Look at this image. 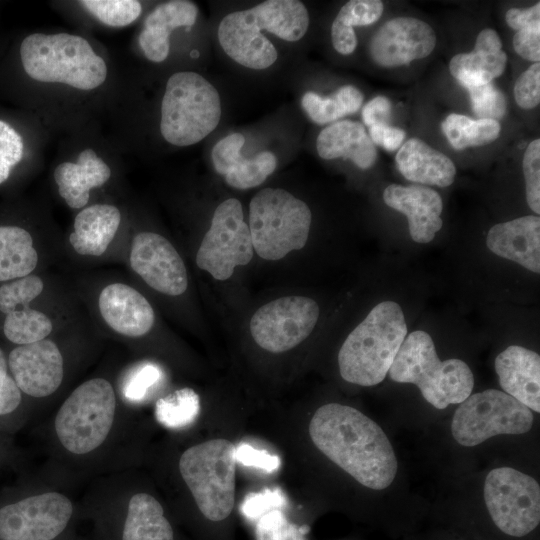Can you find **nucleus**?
Masks as SVG:
<instances>
[{
	"label": "nucleus",
	"mask_w": 540,
	"mask_h": 540,
	"mask_svg": "<svg viewBox=\"0 0 540 540\" xmlns=\"http://www.w3.org/2000/svg\"><path fill=\"white\" fill-rule=\"evenodd\" d=\"M313 444L362 486L387 489L398 459L384 430L358 409L339 403L319 407L309 423Z\"/></svg>",
	"instance_id": "nucleus-1"
},
{
	"label": "nucleus",
	"mask_w": 540,
	"mask_h": 540,
	"mask_svg": "<svg viewBox=\"0 0 540 540\" xmlns=\"http://www.w3.org/2000/svg\"><path fill=\"white\" fill-rule=\"evenodd\" d=\"M24 75L39 83H59L80 91L101 87L107 79L105 60L90 42L70 33L26 35L18 45Z\"/></svg>",
	"instance_id": "nucleus-2"
},
{
	"label": "nucleus",
	"mask_w": 540,
	"mask_h": 540,
	"mask_svg": "<svg viewBox=\"0 0 540 540\" xmlns=\"http://www.w3.org/2000/svg\"><path fill=\"white\" fill-rule=\"evenodd\" d=\"M406 336L407 324L400 305L380 302L343 342L338 353L341 377L364 387L381 383Z\"/></svg>",
	"instance_id": "nucleus-3"
},
{
	"label": "nucleus",
	"mask_w": 540,
	"mask_h": 540,
	"mask_svg": "<svg viewBox=\"0 0 540 540\" xmlns=\"http://www.w3.org/2000/svg\"><path fill=\"white\" fill-rule=\"evenodd\" d=\"M388 374L395 382L416 385L423 398L440 410L463 402L474 387L470 367L457 358L440 360L431 336L421 330L406 336Z\"/></svg>",
	"instance_id": "nucleus-4"
},
{
	"label": "nucleus",
	"mask_w": 540,
	"mask_h": 540,
	"mask_svg": "<svg viewBox=\"0 0 540 540\" xmlns=\"http://www.w3.org/2000/svg\"><path fill=\"white\" fill-rule=\"evenodd\" d=\"M221 119L217 89L202 75L179 71L166 82L161 101L160 133L171 145L186 147L208 136Z\"/></svg>",
	"instance_id": "nucleus-5"
},
{
	"label": "nucleus",
	"mask_w": 540,
	"mask_h": 540,
	"mask_svg": "<svg viewBox=\"0 0 540 540\" xmlns=\"http://www.w3.org/2000/svg\"><path fill=\"white\" fill-rule=\"evenodd\" d=\"M236 464V446L227 439L194 445L180 457V474L209 523H223L233 511Z\"/></svg>",
	"instance_id": "nucleus-6"
},
{
	"label": "nucleus",
	"mask_w": 540,
	"mask_h": 540,
	"mask_svg": "<svg viewBox=\"0 0 540 540\" xmlns=\"http://www.w3.org/2000/svg\"><path fill=\"white\" fill-rule=\"evenodd\" d=\"M311 211L308 205L282 188L257 192L249 205V230L254 251L275 261L302 249L309 236Z\"/></svg>",
	"instance_id": "nucleus-7"
},
{
	"label": "nucleus",
	"mask_w": 540,
	"mask_h": 540,
	"mask_svg": "<svg viewBox=\"0 0 540 540\" xmlns=\"http://www.w3.org/2000/svg\"><path fill=\"white\" fill-rule=\"evenodd\" d=\"M116 397L109 381L94 378L79 385L63 402L55 431L69 452L87 454L107 438L115 417Z\"/></svg>",
	"instance_id": "nucleus-8"
},
{
	"label": "nucleus",
	"mask_w": 540,
	"mask_h": 540,
	"mask_svg": "<svg viewBox=\"0 0 540 540\" xmlns=\"http://www.w3.org/2000/svg\"><path fill=\"white\" fill-rule=\"evenodd\" d=\"M533 423L534 414L528 407L501 390L487 389L459 404L451 434L459 445L475 447L494 436L525 434Z\"/></svg>",
	"instance_id": "nucleus-9"
},
{
	"label": "nucleus",
	"mask_w": 540,
	"mask_h": 540,
	"mask_svg": "<svg viewBox=\"0 0 540 540\" xmlns=\"http://www.w3.org/2000/svg\"><path fill=\"white\" fill-rule=\"evenodd\" d=\"M483 498L493 523L506 535L526 536L540 523L539 483L520 470L492 469L484 481Z\"/></svg>",
	"instance_id": "nucleus-10"
},
{
	"label": "nucleus",
	"mask_w": 540,
	"mask_h": 540,
	"mask_svg": "<svg viewBox=\"0 0 540 540\" xmlns=\"http://www.w3.org/2000/svg\"><path fill=\"white\" fill-rule=\"evenodd\" d=\"M254 248L239 200L229 198L214 211L211 226L196 254L197 266L214 279H229L237 266L247 265Z\"/></svg>",
	"instance_id": "nucleus-11"
},
{
	"label": "nucleus",
	"mask_w": 540,
	"mask_h": 540,
	"mask_svg": "<svg viewBox=\"0 0 540 540\" xmlns=\"http://www.w3.org/2000/svg\"><path fill=\"white\" fill-rule=\"evenodd\" d=\"M319 318V306L305 296H285L260 307L250 320L254 341L272 353L288 351L303 342Z\"/></svg>",
	"instance_id": "nucleus-12"
},
{
	"label": "nucleus",
	"mask_w": 540,
	"mask_h": 540,
	"mask_svg": "<svg viewBox=\"0 0 540 540\" xmlns=\"http://www.w3.org/2000/svg\"><path fill=\"white\" fill-rule=\"evenodd\" d=\"M68 497L47 492L0 508V540H57L73 516Z\"/></svg>",
	"instance_id": "nucleus-13"
},
{
	"label": "nucleus",
	"mask_w": 540,
	"mask_h": 540,
	"mask_svg": "<svg viewBox=\"0 0 540 540\" xmlns=\"http://www.w3.org/2000/svg\"><path fill=\"white\" fill-rule=\"evenodd\" d=\"M130 265L146 284L160 293L178 296L187 289L185 264L174 246L160 234L140 232L134 237Z\"/></svg>",
	"instance_id": "nucleus-14"
},
{
	"label": "nucleus",
	"mask_w": 540,
	"mask_h": 540,
	"mask_svg": "<svg viewBox=\"0 0 540 540\" xmlns=\"http://www.w3.org/2000/svg\"><path fill=\"white\" fill-rule=\"evenodd\" d=\"M436 45V34L426 22L413 17L386 21L373 35L369 53L382 67H397L427 57Z\"/></svg>",
	"instance_id": "nucleus-15"
},
{
	"label": "nucleus",
	"mask_w": 540,
	"mask_h": 540,
	"mask_svg": "<svg viewBox=\"0 0 540 540\" xmlns=\"http://www.w3.org/2000/svg\"><path fill=\"white\" fill-rule=\"evenodd\" d=\"M8 366L19 389L32 397L51 395L63 380L62 354L48 339L14 348Z\"/></svg>",
	"instance_id": "nucleus-16"
},
{
	"label": "nucleus",
	"mask_w": 540,
	"mask_h": 540,
	"mask_svg": "<svg viewBox=\"0 0 540 540\" xmlns=\"http://www.w3.org/2000/svg\"><path fill=\"white\" fill-rule=\"evenodd\" d=\"M387 206L408 219L411 238L421 244L429 243L442 228L443 202L440 194L424 185H388L383 192Z\"/></svg>",
	"instance_id": "nucleus-17"
},
{
	"label": "nucleus",
	"mask_w": 540,
	"mask_h": 540,
	"mask_svg": "<svg viewBox=\"0 0 540 540\" xmlns=\"http://www.w3.org/2000/svg\"><path fill=\"white\" fill-rule=\"evenodd\" d=\"M218 40L231 59L247 68L266 69L278 57L275 46L261 33L247 10L229 13L221 20Z\"/></svg>",
	"instance_id": "nucleus-18"
},
{
	"label": "nucleus",
	"mask_w": 540,
	"mask_h": 540,
	"mask_svg": "<svg viewBox=\"0 0 540 540\" xmlns=\"http://www.w3.org/2000/svg\"><path fill=\"white\" fill-rule=\"evenodd\" d=\"M98 304L106 324L121 335L141 337L153 327L155 314L152 306L129 285H107L99 295Z\"/></svg>",
	"instance_id": "nucleus-19"
},
{
	"label": "nucleus",
	"mask_w": 540,
	"mask_h": 540,
	"mask_svg": "<svg viewBox=\"0 0 540 540\" xmlns=\"http://www.w3.org/2000/svg\"><path fill=\"white\" fill-rule=\"evenodd\" d=\"M503 392L535 413L540 412V356L522 346L507 347L495 359Z\"/></svg>",
	"instance_id": "nucleus-20"
},
{
	"label": "nucleus",
	"mask_w": 540,
	"mask_h": 540,
	"mask_svg": "<svg viewBox=\"0 0 540 540\" xmlns=\"http://www.w3.org/2000/svg\"><path fill=\"white\" fill-rule=\"evenodd\" d=\"M486 244L494 254L531 272H540V218L535 215L498 223L490 228Z\"/></svg>",
	"instance_id": "nucleus-21"
},
{
	"label": "nucleus",
	"mask_w": 540,
	"mask_h": 540,
	"mask_svg": "<svg viewBox=\"0 0 540 540\" xmlns=\"http://www.w3.org/2000/svg\"><path fill=\"white\" fill-rule=\"evenodd\" d=\"M198 15L197 5L189 0H171L156 6L146 17L138 42L144 56L160 63L170 52V33L179 27H191Z\"/></svg>",
	"instance_id": "nucleus-22"
},
{
	"label": "nucleus",
	"mask_w": 540,
	"mask_h": 540,
	"mask_svg": "<svg viewBox=\"0 0 540 540\" xmlns=\"http://www.w3.org/2000/svg\"><path fill=\"white\" fill-rule=\"evenodd\" d=\"M506 53L498 33L483 29L477 36L474 49L456 54L449 63L452 76L464 87H477L491 83L505 71Z\"/></svg>",
	"instance_id": "nucleus-23"
},
{
	"label": "nucleus",
	"mask_w": 540,
	"mask_h": 540,
	"mask_svg": "<svg viewBox=\"0 0 540 540\" xmlns=\"http://www.w3.org/2000/svg\"><path fill=\"white\" fill-rule=\"evenodd\" d=\"M53 176L66 204L70 208L80 209L89 202L90 190L109 180L111 169L94 150L85 149L75 162L60 163Z\"/></svg>",
	"instance_id": "nucleus-24"
},
{
	"label": "nucleus",
	"mask_w": 540,
	"mask_h": 540,
	"mask_svg": "<svg viewBox=\"0 0 540 540\" xmlns=\"http://www.w3.org/2000/svg\"><path fill=\"white\" fill-rule=\"evenodd\" d=\"M316 148L326 160L350 159L360 169H368L377 159V150L359 122L343 120L325 127L318 135Z\"/></svg>",
	"instance_id": "nucleus-25"
},
{
	"label": "nucleus",
	"mask_w": 540,
	"mask_h": 540,
	"mask_svg": "<svg viewBox=\"0 0 540 540\" xmlns=\"http://www.w3.org/2000/svg\"><path fill=\"white\" fill-rule=\"evenodd\" d=\"M395 160L399 172L411 182L438 187H448L454 182L453 161L418 138L407 140Z\"/></svg>",
	"instance_id": "nucleus-26"
},
{
	"label": "nucleus",
	"mask_w": 540,
	"mask_h": 540,
	"mask_svg": "<svg viewBox=\"0 0 540 540\" xmlns=\"http://www.w3.org/2000/svg\"><path fill=\"white\" fill-rule=\"evenodd\" d=\"M120 222V210L114 205L85 207L74 219L69 242L81 255L100 256L114 239Z\"/></svg>",
	"instance_id": "nucleus-27"
},
{
	"label": "nucleus",
	"mask_w": 540,
	"mask_h": 540,
	"mask_svg": "<svg viewBox=\"0 0 540 540\" xmlns=\"http://www.w3.org/2000/svg\"><path fill=\"white\" fill-rule=\"evenodd\" d=\"M120 540H175V533L159 501L137 493L128 502Z\"/></svg>",
	"instance_id": "nucleus-28"
},
{
	"label": "nucleus",
	"mask_w": 540,
	"mask_h": 540,
	"mask_svg": "<svg viewBox=\"0 0 540 540\" xmlns=\"http://www.w3.org/2000/svg\"><path fill=\"white\" fill-rule=\"evenodd\" d=\"M247 12L260 31L290 42L300 40L309 27L307 8L297 0H267Z\"/></svg>",
	"instance_id": "nucleus-29"
},
{
	"label": "nucleus",
	"mask_w": 540,
	"mask_h": 540,
	"mask_svg": "<svg viewBox=\"0 0 540 540\" xmlns=\"http://www.w3.org/2000/svg\"><path fill=\"white\" fill-rule=\"evenodd\" d=\"M37 262L31 234L17 225L0 224V282L30 275Z\"/></svg>",
	"instance_id": "nucleus-30"
},
{
	"label": "nucleus",
	"mask_w": 540,
	"mask_h": 540,
	"mask_svg": "<svg viewBox=\"0 0 540 540\" xmlns=\"http://www.w3.org/2000/svg\"><path fill=\"white\" fill-rule=\"evenodd\" d=\"M384 10L380 0H350L345 3L331 26V40L334 49L349 55L357 47V37L353 26H366L376 22Z\"/></svg>",
	"instance_id": "nucleus-31"
},
{
	"label": "nucleus",
	"mask_w": 540,
	"mask_h": 540,
	"mask_svg": "<svg viewBox=\"0 0 540 540\" xmlns=\"http://www.w3.org/2000/svg\"><path fill=\"white\" fill-rule=\"evenodd\" d=\"M362 103L363 95L353 85L341 86L328 97L309 91L301 99L303 110L317 124L331 123L343 116L353 114L361 108Z\"/></svg>",
	"instance_id": "nucleus-32"
},
{
	"label": "nucleus",
	"mask_w": 540,
	"mask_h": 540,
	"mask_svg": "<svg viewBox=\"0 0 540 540\" xmlns=\"http://www.w3.org/2000/svg\"><path fill=\"white\" fill-rule=\"evenodd\" d=\"M441 129L454 149L463 150L492 143L499 137L501 125L496 120L452 113L442 121Z\"/></svg>",
	"instance_id": "nucleus-33"
},
{
	"label": "nucleus",
	"mask_w": 540,
	"mask_h": 540,
	"mask_svg": "<svg viewBox=\"0 0 540 540\" xmlns=\"http://www.w3.org/2000/svg\"><path fill=\"white\" fill-rule=\"evenodd\" d=\"M200 412V399L191 388L178 389L160 398L155 405V418L170 429L191 425Z\"/></svg>",
	"instance_id": "nucleus-34"
},
{
	"label": "nucleus",
	"mask_w": 540,
	"mask_h": 540,
	"mask_svg": "<svg viewBox=\"0 0 540 540\" xmlns=\"http://www.w3.org/2000/svg\"><path fill=\"white\" fill-rule=\"evenodd\" d=\"M52 328V322L46 314L29 306L10 312L3 323L6 338L18 345L41 341L51 333Z\"/></svg>",
	"instance_id": "nucleus-35"
},
{
	"label": "nucleus",
	"mask_w": 540,
	"mask_h": 540,
	"mask_svg": "<svg viewBox=\"0 0 540 540\" xmlns=\"http://www.w3.org/2000/svg\"><path fill=\"white\" fill-rule=\"evenodd\" d=\"M277 166V158L270 151H262L251 158H241L224 176L226 183L236 189H250L262 184Z\"/></svg>",
	"instance_id": "nucleus-36"
},
{
	"label": "nucleus",
	"mask_w": 540,
	"mask_h": 540,
	"mask_svg": "<svg viewBox=\"0 0 540 540\" xmlns=\"http://www.w3.org/2000/svg\"><path fill=\"white\" fill-rule=\"evenodd\" d=\"M255 540H306L308 524L289 518L285 510L273 509L252 523Z\"/></svg>",
	"instance_id": "nucleus-37"
},
{
	"label": "nucleus",
	"mask_w": 540,
	"mask_h": 540,
	"mask_svg": "<svg viewBox=\"0 0 540 540\" xmlns=\"http://www.w3.org/2000/svg\"><path fill=\"white\" fill-rule=\"evenodd\" d=\"M78 3L101 23L110 27H125L142 12L136 0H83Z\"/></svg>",
	"instance_id": "nucleus-38"
},
{
	"label": "nucleus",
	"mask_w": 540,
	"mask_h": 540,
	"mask_svg": "<svg viewBox=\"0 0 540 540\" xmlns=\"http://www.w3.org/2000/svg\"><path fill=\"white\" fill-rule=\"evenodd\" d=\"M25 140L14 124L0 117V185L9 180L25 156Z\"/></svg>",
	"instance_id": "nucleus-39"
},
{
	"label": "nucleus",
	"mask_w": 540,
	"mask_h": 540,
	"mask_svg": "<svg viewBox=\"0 0 540 540\" xmlns=\"http://www.w3.org/2000/svg\"><path fill=\"white\" fill-rule=\"evenodd\" d=\"M44 283L36 275H27L11 280L0 286V312H10L29 306V303L43 291Z\"/></svg>",
	"instance_id": "nucleus-40"
},
{
	"label": "nucleus",
	"mask_w": 540,
	"mask_h": 540,
	"mask_svg": "<svg viewBox=\"0 0 540 540\" xmlns=\"http://www.w3.org/2000/svg\"><path fill=\"white\" fill-rule=\"evenodd\" d=\"M162 378V370L152 362H143L130 370L123 381L122 393L126 400L138 403Z\"/></svg>",
	"instance_id": "nucleus-41"
},
{
	"label": "nucleus",
	"mask_w": 540,
	"mask_h": 540,
	"mask_svg": "<svg viewBox=\"0 0 540 540\" xmlns=\"http://www.w3.org/2000/svg\"><path fill=\"white\" fill-rule=\"evenodd\" d=\"M472 110L478 119L500 120L506 111L503 93L491 82L485 85L467 88Z\"/></svg>",
	"instance_id": "nucleus-42"
},
{
	"label": "nucleus",
	"mask_w": 540,
	"mask_h": 540,
	"mask_svg": "<svg viewBox=\"0 0 540 540\" xmlns=\"http://www.w3.org/2000/svg\"><path fill=\"white\" fill-rule=\"evenodd\" d=\"M287 504V497L280 488H266L260 492L247 494L240 504L239 510L243 517L252 524L273 509L285 510Z\"/></svg>",
	"instance_id": "nucleus-43"
},
{
	"label": "nucleus",
	"mask_w": 540,
	"mask_h": 540,
	"mask_svg": "<svg viewBox=\"0 0 540 540\" xmlns=\"http://www.w3.org/2000/svg\"><path fill=\"white\" fill-rule=\"evenodd\" d=\"M523 173L526 186V200L530 209L540 213V140L529 143L523 155Z\"/></svg>",
	"instance_id": "nucleus-44"
},
{
	"label": "nucleus",
	"mask_w": 540,
	"mask_h": 540,
	"mask_svg": "<svg viewBox=\"0 0 540 540\" xmlns=\"http://www.w3.org/2000/svg\"><path fill=\"white\" fill-rule=\"evenodd\" d=\"M245 137L238 132L229 134L219 140L212 149V162L216 172L225 176L242 158L241 149Z\"/></svg>",
	"instance_id": "nucleus-45"
},
{
	"label": "nucleus",
	"mask_w": 540,
	"mask_h": 540,
	"mask_svg": "<svg viewBox=\"0 0 540 540\" xmlns=\"http://www.w3.org/2000/svg\"><path fill=\"white\" fill-rule=\"evenodd\" d=\"M514 97L518 106L532 109L540 103V63H533L516 80Z\"/></svg>",
	"instance_id": "nucleus-46"
},
{
	"label": "nucleus",
	"mask_w": 540,
	"mask_h": 540,
	"mask_svg": "<svg viewBox=\"0 0 540 540\" xmlns=\"http://www.w3.org/2000/svg\"><path fill=\"white\" fill-rule=\"evenodd\" d=\"M236 461L244 466L255 467L269 473L276 471L281 465L279 456L264 449H257L246 442H241L236 447Z\"/></svg>",
	"instance_id": "nucleus-47"
},
{
	"label": "nucleus",
	"mask_w": 540,
	"mask_h": 540,
	"mask_svg": "<svg viewBox=\"0 0 540 540\" xmlns=\"http://www.w3.org/2000/svg\"><path fill=\"white\" fill-rule=\"evenodd\" d=\"M21 402V390L8 374L7 362L0 349V415L13 412Z\"/></svg>",
	"instance_id": "nucleus-48"
},
{
	"label": "nucleus",
	"mask_w": 540,
	"mask_h": 540,
	"mask_svg": "<svg viewBox=\"0 0 540 540\" xmlns=\"http://www.w3.org/2000/svg\"><path fill=\"white\" fill-rule=\"evenodd\" d=\"M513 47L522 58L533 61L540 60V25L518 30L513 37Z\"/></svg>",
	"instance_id": "nucleus-49"
},
{
	"label": "nucleus",
	"mask_w": 540,
	"mask_h": 540,
	"mask_svg": "<svg viewBox=\"0 0 540 540\" xmlns=\"http://www.w3.org/2000/svg\"><path fill=\"white\" fill-rule=\"evenodd\" d=\"M392 105L388 98L377 96L362 109V119L366 126L389 125Z\"/></svg>",
	"instance_id": "nucleus-50"
},
{
	"label": "nucleus",
	"mask_w": 540,
	"mask_h": 540,
	"mask_svg": "<svg viewBox=\"0 0 540 540\" xmlns=\"http://www.w3.org/2000/svg\"><path fill=\"white\" fill-rule=\"evenodd\" d=\"M368 135L374 145L376 144L381 146L387 151H395L403 143L406 133L404 130L398 127L390 125H375L369 127Z\"/></svg>",
	"instance_id": "nucleus-51"
},
{
	"label": "nucleus",
	"mask_w": 540,
	"mask_h": 540,
	"mask_svg": "<svg viewBox=\"0 0 540 540\" xmlns=\"http://www.w3.org/2000/svg\"><path fill=\"white\" fill-rule=\"evenodd\" d=\"M506 23L514 30L540 25V2L525 9L511 8L505 15Z\"/></svg>",
	"instance_id": "nucleus-52"
}]
</instances>
